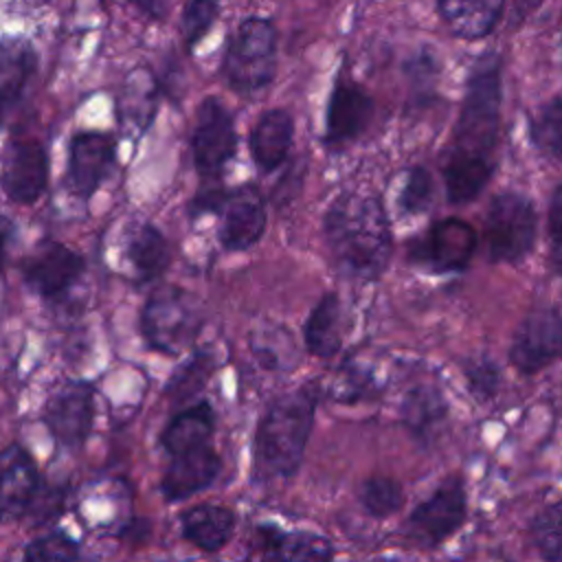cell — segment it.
Here are the masks:
<instances>
[{
  "label": "cell",
  "mask_w": 562,
  "mask_h": 562,
  "mask_svg": "<svg viewBox=\"0 0 562 562\" xmlns=\"http://www.w3.org/2000/svg\"><path fill=\"white\" fill-rule=\"evenodd\" d=\"M501 116V70L496 57H483L465 90L454 127V145L443 165L448 200L465 204L481 193L492 173V154Z\"/></svg>",
  "instance_id": "cell-1"
},
{
  "label": "cell",
  "mask_w": 562,
  "mask_h": 562,
  "mask_svg": "<svg viewBox=\"0 0 562 562\" xmlns=\"http://www.w3.org/2000/svg\"><path fill=\"white\" fill-rule=\"evenodd\" d=\"M325 241L338 270L353 279H375L391 257V231L382 204L367 193L338 195L323 217Z\"/></svg>",
  "instance_id": "cell-2"
},
{
  "label": "cell",
  "mask_w": 562,
  "mask_h": 562,
  "mask_svg": "<svg viewBox=\"0 0 562 562\" xmlns=\"http://www.w3.org/2000/svg\"><path fill=\"white\" fill-rule=\"evenodd\" d=\"M314 395L299 389L277 397L255 435V463L259 474L290 476L307 446L314 419Z\"/></svg>",
  "instance_id": "cell-3"
},
{
  "label": "cell",
  "mask_w": 562,
  "mask_h": 562,
  "mask_svg": "<svg viewBox=\"0 0 562 562\" xmlns=\"http://www.w3.org/2000/svg\"><path fill=\"white\" fill-rule=\"evenodd\" d=\"M277 72V31L272 20L250 15L237 24L228 37L222 75L231 90L250 97L274 79Z\"/></svg>",
  "instance_id": "cell-4"
},
{
  "label": "cell",
  "mask_w": 562,
  "mask_h": 562,
  "mask_svg": "<svg viewBox=\"0 0 562 562\" xmlns=\"http://www.w3.org/2000/svg\"><path fill=\"white\" fill-rule=\"evenodd\" d=\"M202 327L198 301L178 285H158L145 301L140 329L156 351L176 356L184 351Z\"/></svg>",
  "instance_id": "cell-5"
},
{
  "label": "cell",
  "mask_w": 562,
  "mask_h": 562,
  "mask_svg": "<svg viewBox=\"0 0 562 562\" xmlns=\"http://www.w3.org/2000/svg\"><path fill=\"white\" fill-rule=\"evenodd\" d=\"M485 241L494 261H518L536 241V211L520 193H501L485 215Z\"/></svg>",
  "instance_id": "cell-6"
},
{
  "label": "cell",
  "mask_w": 562,
  "mask_h": 562,
  "mask_svg": "<svg viewBox=\"0 0 562 562\" xmlns=\"http://www.w3.org/2000/svg\"><path fill=\"white\" fill-rule=\"evenodd\" d=\"M191 149L202 182H222V173L237 151V132L231 112L213 94L198 108Z\"/></svg>",
  "instance_id": "cell-7"
},
{
  "label": "cell",
  "mask_w": 562,
  "mask_h": 562,
  "mask_svg": "<svg viewBox=\"0 0 562 562\" xmlns=\"http://www.w3.org/2000/svg\"><path fill=\"white\" fill-rule=\"evenodd\" d=\"M468 501L461 476H448L408 516L406 533L419 547H437L465 520Z\"/></svg>",
  "instance_id": "cell-8"
},
{
  "label": "cell",
  "mask_w": 562,
  "mask_h": 562,
  "mask_svg": "<svg viewBox=\"0 0 562 562\" xmlns=\"http://www.w3.org/2000/svg\"><path fill=\"white\" fill-rule=\"evenodd\" d=\"M83 268L86 261L79 252L55 239H44L24 259L22 279L37 296L57 301L81 279Z\"/></svg>",
  "instance_id": "cell-9"
},
{
  "label": "cell",
  "mask_w": 562,
  "mask_h": 562,
  "mask_svg": "<svg viewBox=\"0 0 562 562\" xmlns=\"http://www.w3.org/2000/svg\"><path fill=\"white\" fill-rule=\"evenodd\" d=\"M48 184V154L35 138L11 140L2 154L0 187L15 204H33Z\"/></svg>",
  "instance_id": "cell-10"
},
{
  "label": "cell",
  "mask_w": 562,
  "mask_h": 562,
  "mask_svg": "<svg viewBox=\"0 0 562 562\" xmlns=\"http://www.w3.org/2000/svg\"><path fill=\"white\" fill-rule=\"evenodd\" d=\"M116 165V140L108 132L83 130L70 140L68 151V187L70 191L88 200L110 178Z\"/></svg>",
  "instance_id": "cell-11"
},
{
  "label": "cell",
  "mask_w": 562,
  "mask_h": 562,
  "mask_svg": "<svg viewBox=\"0 0 562 562\" xmlns=\"http://www.w3.org/2000/svg\"><path fill=\"white\" fill-rule=\"evenodd\" d=\"M562 356V314L536 310L522 318L509 345V360L520 373H538Z\"/></svg>",
  "instance_id": "cell-12"
},
{
  "label": "cell",
  "mask_w": 562,
  "mask_h": 562,
  "mask_svg": "<svg viewBox=\"0 0 562 562\" xmlns=\"http://www.w3.org/2000/svg\"><path fill=\"white\" fill-rule=\"evenodd\" d=\"M222 222L217 239L224 250L241 252L255 246L266 231V200L257 184L244 182L228 191L224 209L220 211Z\"/></svg>",
  "instance_id": "cell-13"
},
{
  "label": "cell",
  "mask_w": 562,
  "mask_h": 562,
  "mask_svg": "<svg viewBox=\"0 0 562 562\" xmlns=\"http://www.w3.org/2000/svg\"><path fill=\"white\" fill-rule=\"evenodd\" d=\"M474 244L476 235L472 226L463 220L448 217L437 222L413 244L411 257L435 272H457L463 270L472 259Z\"/></svg>",
  "instance_id": "cell-14"
},
{
  "label": "cell",
  "mask_w": 562,
  "mask_h": 562,
  "mask_svg": "<svg viewBox=\"0 0 562 562\" xmlns=\"http://www.w3.org/2000/svg\"><path fill=\"white\" fill-rule=\"evenodd\" d=\"M94 417V393L86 382L59 386L44 408V422L64 446H77L90 432Z\"/></svg>",
  "instance_id": "cell-15"
},
{
  "label": "cell",
  "mask_w": 562,
  "mask_h": 562,
  "mask_svg": "<svg viewBox=\"0 0 562 562\" xmlns=\"http://www.w3.org/2000/svg\"><path fill=\"white\" fill-rule=\"evenodd\" d=\"M371 112L373 103L369 94L360 86L338 77L327 103L325 143L329 147H340L353 140L358 134L364 132Z\"/></svg>",
  "instance_id": "cell-16"
},
{
  "label": "cell",
  "mask_w": 562,
  "mask_h": 562,
  "mask_svg": "<svg viewBox=\"0 0 562 562\" xmlns=\"http://www.w3.org/2000/svg\"><path fill=\"white\" fill-rule=\"evenodd\" d=\"M37 490V468L26 450L9 446L0 450V520L20 518Z\"/></svg>",
  "instance_id": "cell-17"
},
{
  "label": "cell",
  "mask_w": 562,
  "mask_h": 562,
  "mask_svg": "<svg viewBox=\"0 0 562 562\" xmlns=\"http://www.w3.org/2000/svg\"><path fill=\"white\" fill-rule=\"evenodd\" d=\"M294 143V121L283 108L266 110L250 132V156L261 171L279 169Z\"/></svg>",
  "instance_id": "cell-18"
},
{
  "label": "cell",
  "mask_w": 562,
  "mask_h": 562,
  "mask_svg": "<svg viewBox=\"0 0 562 562\" xmlns=\"http://www.w3.org/2000/svg\"><path fill=\"white\" fill-rule=\"evenodd\" d=\"M220 457L209 448H195L182 454H173L165 476H162V494L169 501L187 498L215 481L220 474Z\"/></svg>",
  "instance_id": "cell-19"
},
{
  "label": "cell",
  "mask_w": 562,
  "mask_h": 562,
  "mask_svg": "<svg viewBox=\"0 0 562 562\" xmlns=\"http://www.w3.org/2000/svg\"><path fill=\"white\" fill-rule=\"evenodd\" d=\"M123 252L140 281L158 279L171 261L169 244L151 222H132L127 226Z\"/></svg>",
  "instance_id": "cell-20"
},
{
  "label": "cell",
  "mask_w": 562,
  "mask_h": 562,
  "mask_svg": "<svg viewBox=\"0 0 562 562\" xmlns=\"http://www.w3.org/2000/svg\"><path fill=\"white\" fill-rule=\"evenodd\" d=\"M158 101V83L147 68H136L127 75L119 97V121L127 134H145Z\"/></svg>",
  "instance_id": "cell-21"
},
{
  "label": "cell",
  "mask_w": 562,
  "mask_h": 562,
  "mask_svg": "<svg viewBox=\"0 0 562 562\" xmlns=\"http://www.w3.org/2000/svg\"><path fill=\"white\" fill-rule=\"evenodd\" d=\"M505 0H437V9L446 26L465 40L487 35L501 13Z\"/></svg>",
  "instance_id": "cell-22"
},
{
  "label": "cell",
  "mask_w": 562,
  "mask_h": 562,
  "mask_svg": "<svg viewBox=\"0 0 562 562\" xmlns=\"http://www.w3.org/2000/svg\"><path fill=\"white\" fill-rule=\"evenodd\" d=\"M37 68V53L26 37H0V97L13 105Z\"/></svg>",
  "instance_id": "cell-23"
},
{
  "label": "cell",
  "mask_w": 562,
  "mask_h": 562,
  "mask_svg": "<svg viewBox=\"0 0 562 562\" xmlns=\"http://www.w3.org/2000/svg\"><path fill=\"white\" fill-rule=\"evenodd\" d=\"M305 347L318 358H329L340 349L342 342V307L334 292L323 294L312 307L305 327Z\"/></svg>",
  "instance_id": "cell-24"
},
{
  "label": "cell",
  "mask_w": 562,
  "mask_h": 562,
  "mask_svg": "<svg viewBox=\"0 0 562 562\" xmlns=\"http://www.w3.org/2000/svg\"><path fill=\"white\" fill-rule=\"evenodd\" d=\"M235 516L220 505H198L182 514V536L204 551H215L233 536Z\"/></svg>",
  "instance_id": "cell-25"
},
{
  "label": "cell",
  "mask_w": 562,
  "mask_h": 562,
  "mask_svg": "<svg viewBox=\"0 0 562 562\" xmlns=\"http://www.w3.org/2000/svg\"><path fill=\"white\" fill-rule=\"evenodd\" d=\"M213 408L206 402L193 404L178 413L162 432V446L171 454H182L209 446L213 432Z\"/></svg>",
  "instance_id": "cell-26"
},
{
  "label": "cell",
  "mask_w": 562,
  "mask_h": 562,
  "mask_svg": "<svg viewBox=\"0 0 562 562\" xmlns=\"http://www.w3.org/2000/svg\"><path fill=\"white\" fill-rule=\"evenodd\" d=\"M331 544L310 531H274L266 544L263 562H329Z\"/></svg>",
  "instance_id": "cell-27"
},
{
  "label": "cell",
  "mask_w": 562,
  "mask_h": 562,
  "mask_svg": "<svg viewBox=\"0 0 562 562\" xmlns=\"http://www.w3.org/2000/svg\"><path fill=\"white\" fill-rule=\"evenodd\" d=\"M529 533L544 562H562V501L542 509L533 518Z\"/></svg>",
  "instance_id": "cell-28"
},
{
  "label": "cell",
  "mask_w": 562,
  "mask_h": 562,
  "mask_svg": "<svg viewBox=\"0 0 562 562\" xmlns=\"http://www.w3.org/2000/svg\"><path fill=\"white\" fill-rule=\"evenodd\" d=\"M446 413L441 393L435 386H417L404 404V422L417 432L426 435Z\"/></svg>",
  "instance_id": "cell-29"
},
{
  "label": "cell",
  "mask_w": 562,
  "mask_h": 562,
  "mask_svg": "<svg viewBox=\"0 0 562 562\" xmlns=\"http://www.w3.org/2000/svg\"><path fill=\"white\" fill-rule=\"evenodd\" d=\"M404 501L406 498L402 485L391 476H369L360 485V503L375 518L395 514L397 509H402Z\"/></svg>",
  "instance_id": "cell-30"
},
{
  "label": "cell",
  "mask_w": 562,
  "mask_h": 562,
  "mask_svg": "<svg viewBox=\"0 0 562 562\" xmlns=\"http://www.w3.org/2000/svg\"><path fill=\"white\" fill-rule=\"evenodd\" d=\"M531 136L540 149L562 160V99H553L540 108L531 121Z\"/></svg>",
  "instance_id": "cell-31"
},
{
  "label": "cell",
  "mask_w": 562,
  "mask_h": 562,
  "mask_svg": "<svg viewBox=\"0 0 562 562\" xmlns=\"http://www.w3.org/2000/svg\"><path fill=\"white\" fill-rule=\"evenodd\" d=\"M220 15V2L217 0H189L182 9V40L187 50L195 48V44L209 33L213 22Z\"/></svg>",
  "instance_id": "cell-32"
},
{
  "label": "cell",
  "mask_w": 562,
  "mask_h": 562,
  "mask_svg": "<svg viewBox=\"0 0 562 562\" xmlns=\"http://www.w3.org/2000/svg\"><path fill=\"white\" fill-rule=\"evenodd\" d=\"M211 371H213V358L209 353H195L187 364H182L173 373V378L167 384V393L173 400H189L204 386Z\"/></svg>",
  "instance_id": "cell-33"
},
{
  "label": "cell",
  "mask_w": 562,
  "mask_h": 562,
  "mask_svg": "<svg viewBox=\"0 0 562 562\" xmlns=\"http://www.w3.org/2000/svg\"><path fill=\"white\" fill-rule=\"evenodd\" d=\"M77 560V542L64 533H50L33 540L22 562H75Z\"/></svg>",
  "instance_id": "cell-34"
},
{
  "label": "cell",
  "mask_w": 562,
  "mask_h": 562,
  "mask_svg": "<svg viewBox=\"0 0 562 562\" xmlns=\"http://www.w3.org/2000/svg\"><path fill=\"white\" fill-rule=\"evenodd\" d=\"M465 378L470 384V391L479 397V400H487L490 395H494L496 386H498V369L494 362H490L487 358H472L465 364Z\"/></svg>",
  "instance_id": "cell-35"
},
{
  "label": "cell",
  "mask_w": 562,
  "mask_h": 562,
  "mask_svg": "<svg viewBox=\"0 0 562 562\" xmlns=\"http://www.w3.org/2000/svg\"><path fill=\"white\" fill-rule=\"evenodd\" d=\"M228 198V189H224L222 182H202L198 193L191 198L187 213L191 220H198L202 215H220L224 209V202Z\"/></svg>",
  "instance_id": "cell-36"
},
{
  "label": "cell",
  "mask_w": 562,
  "mask_h": 562,
  "mask_svg": "<svg viewBox=\"0 0 562 562\" xmlns=\"http://www.w3.org/2000/svg\"><path fill=\"white\" fill-rule=\"evenodd\" d=\"M430 193H432V180L428 176L426 169H413L406 178L404 191H402V206L411 213L415 211H424L430 202Z\"/></svg>",
  "instance_id": "cell-37"
},
{
  "label": "cell",
  "mask_w": 562,
  "mask_h": 562,
  "mask_svg": "<svg viewBox=\"0 0 562 562\" xmlns=\"http://www.w3.org/2000/svg\"><path fill=\"white\" fill-rule=\"evenodd\" d=\"M549 235H551V261L562 274V184L555 189L549 209Z\"/></svg>",
  "instance_id": "cell-38"
},
{
  "label": "cell",
  "mask_w": 562,
  "mask_h": 562,
  "mask_svg": "<svg viewBox=\"0 0 562 562\" xmlns=\"http://www.w3.org/2000/svg\"><path fill=\"white\" fill-rule=\"evenodd\" d=\"M134 4L149 20H162L167 15V11H169L171 0H134Z\"/></svg>",
  "instance_id": "cell-39"
},
{
  "label": "cell",
  "mask_w": 562,
  "mask_h": 562,
  "mask_svg": "<svg viewBox=\"0 0 562 562\" xmlns=\"http://www.w3.org/2000/svg\"><path fill=\"white\" fill-rule=\"evenodd\" d=\"M11 233H13V224L4 215H0V263L4 259V250H7V244L11 239Z\"/></svg>",
  "instance_id": "cell-40"
},
{
  "label": "cell",
  "mask_w": 562,
  "mask_h": 562,
  "mask_svg": "<svg viewBox=\"0 0 562 562\" xmlns=\"http://www.w3.org/2000/svg\"><path fill=\"white\" fill-rule=\"evenodd\" d=\"M9 108H11V105L0 97V127L4 125V116H7V110H9Z\"/></svg>",
  "instance_id": "cell-41"
},
{
  "label": "cell",
  "mask_w": 562,
  "mask_h": 562,
  "mask_svg": "<svg viewBox=\"0 0 562 562\" xmlns=\"http://www.w3.org/2000/svg\"><path fill=\"white\" fill-rule=\"evenodd\" d=\"M369 562H397V560H393V558H373Z\"/></svg>",
  "instance_id": "cell-42"
}]
</instances>
